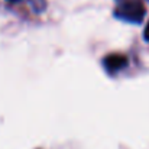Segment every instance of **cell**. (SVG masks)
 Instances as JSON below:
<instances>
[{"mask_svg": "<svg viewBox=\"0 0 149 149\" xmlns=\"http://www.w3.org/2000/svg\"><path fill=\"white\" fill-rule=\"evenodd\" d=\"M114 16L127 23H141L145 17V6L141 0H117Z\"/></svg>", "mask_w": 149, "mask_h": 149, "instance_id": "cell-1", "label": "cell"}, {"mask_svg": "<svg viewBox=\"0 0 149 149\" xmlns=\"http://www.w3.org/2000/svg\"><path fill=\"white\" fill-rule=\"evenodd\" d=\"M127 64H129L127 56H125L122 54H110L103 59V65H104L106 71L110 74H116V72L125 70L127 67Z\"/></svg>", "mask_w": 149, "mask_h": 149, "instance_id": "cell-2", "label": "cell"}, {"mask_svg": "<svg viewBox=\"0 0 149 149\" xmlns=\"http://www.w3.org/2000/svg\"><path fill=\"white\" fill-rule=\"evenodd\" d=\"M31 4H32L35 12H42L47 7V1L45 0H31Z\"/></svg>", "mask_w": 149, "mask_h": 149, "instance_id": "cell-3", "label": "cell"}, {"mask_svg": "<svg viewBox=\"0 0 149 149\" xmlns=\"http://www.w3.org/2000/svg\"><path fill=\"white\" fill-rule=\"evenodd\" d=\"M143 38H145V41H148V42H149V22H148V25H146V28H145Z\"/></svg>", "mask_w": 149, "mask_h": 149, "instance_id": "cell-4", "label": "cell"}, {"mask_svg": "<svg viewBox=\"0 0 149 149\" xmlns=\"http://www.w3.org/2000/svg\"><path fill=\"white\" fill-rule=\"evenodd\" d=\"M148 1H149V0H148Z\"/></svg>", "mask_w": 149, "mask_h": 149, "instance_id": "cell-5", "label": "cell"}]
</instances>
